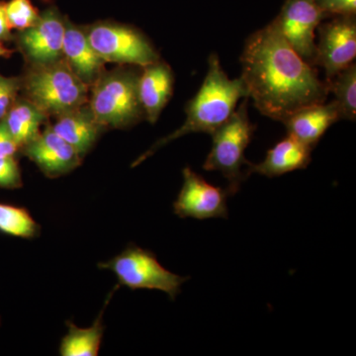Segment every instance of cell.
I'll list each match as a JSON object with an SVG mask.
<instances>
[{"label": "cell", "instance_id": "cell-16", "mask_svg": "<svg viewBox=\"0 0 356 356\" xmlns=\"http://www.w3.org/2000/svg\"><path fill=\"white\" fill-rule=\"evenodd\" d=\"M51 129L70 146L74 147L81 156L95 146L96 140L104 127L96 121L95 115L88 104L57 115Z\"/></svg>", "mask_w": 356, "mask_h": 356}, {"label": "cell", "instance_id": "cell-10", "mask_svg": "<svg viewBox=\"0 0 356 356\" xmlns=\"http://www.w3.org/2000/svg\"><path fill=\"white\" fill-rule=\"evenodd\" d=\"M182 175L184 184L173 202V212L177 216L196 220L228 218V191L206 181L188 166L184 168Z\"/></svg>", "mask_w": 356, "mask_h": 356}, {"label": "cell", "instance_id": "cell-7", "mask_svg": "<svg viewBox=\"0 0 356 356\" xmlns=\"http://www.w3.org/2000/svg\"><path fill=\"white\" fill-rule=\"evenodd\" d=\"M84 29L91 46L106 63L143 67L161 58L151 41L131 26L97 22Z\"/></svg>", "mask_w": 356, "mask_h": 356}, {"label": "cell", "instance_id": "cell-17", "mask_svg": "<svg viewBox=\"0 0 356 356\" xmlns=\"http://www.w3.org/2000/svg\"><path fill=\"white\" fill-rule=\"evenodd\" d=\"M312 147L300 142L296 138L287 135L280 142L267 152L266 159L261 163H252L250 173H257L273 178L304 170L312 161Z\"/></svg>", "mask_w": 356, "mask_h": 356}, {"label": "cell", "instance_id": "cell-6", "mask_svg": "<svg viewBox=\"0 0 356 356\" xmlns=\"http://www.w3.org/2000/svg\"><path fill=\"white\" fill-rule=\"evenodd\" d=\"M100 269L112 271L118 280L119 286L131 290L147 289L165 292L175 300L182 284L189 277L177 275L166 269L151 250L129 245L113 259L98 264Z\"/></svg>", "mask_w": 356, "mask_h": 356}, {"label": "cell", "instance_id": "cell-21", "mask_svg": "<svg viewBox=\"0 0 356 356\" xmlns=\"http://www.w3.org/2000/svg\"><path fill=\"white\" fill-rule=\"evenodd\" d=\"M6 11L9 27L18 31L31 27L40 16L31 0H9L6 3Z\"/></svg>", "mask_w": 356, "mask_h": 356}, {"label": "cell", "instance_id": "cell-18", "mask_svg": "<svg viewBox=\"0 0 356 356\" xmlns=\"http://www.w3.org/2000/svg\"><path fill=\"white\" fill-rule=\"evenodd\" d=\"M47 119L48 115L24 97L15 100L3 121L21 149L38 137Z\"/></svg>", "mask_w": 356, "mask_h": 356}, {"label": "cell", "instance_id": "cell-27", "mask_svg": "<svg viewBox=\"0 0 356 356\" xmlns=\"http://www.w3.org/2000/svg\"><path fill=\"white\" fill-rule=\"evenodd\" d=\"M13 51H9L8 49L3 46V44L0 41V57L8 58Z\"/></svg>", "mask_w": 356, "mask_h": 356}, {"label": "cell", "instance_id": "cell-3", "mask_svg": "<svg viewBox=\"0 0 356 356\" xmlns=\"http://www.w3.org/2000/svg\"><path fill=\"white\" fill-rule=\"evenodd\" d=\"M245 97L228 120L212 134L213 144L204 163L206 172H219L228 180L229 195H235L250 177L252 165L245 152L252 142L255 125L250 120Z\"/></svg>", "mask_w": 356, "mask_h": 356}, {"label": "cell", "instance_id": "cell-9", "mask_svg": "<svg viewBox=\"0 0 356 356\" xmlns=\"http://www.w3.org/2000/svg\"><path fill=\"white\" fill-rule=\"evenodd\" d=\"M323 19L315 0H286L273 20L300 57L316 67V32Z\"/></svg>", "mask_w": 356, "mask_h": 356}, {"label": "cell", "instance_id": "cell-25", "mask_svg": "<svg viewBox=\"0 0 356 356\" xmlns=\"http://www.w3.org/2000/svg\"><path fill=\"white\" fill-rule=\"evenodd\" d=\"M19 151V147L9 132L6 122L0 121V158L15 156Z\"/></svg>", "mask_w": 356, "mask_h": 356}, {"label": "cell", "instance_id": "cell-26", "mask_svg": "<svg viewBox=\"0 0 356 356\" xmlns=\"http://www.w3.org/2000/svg\"><path fill=\"white\" fill-rule=\"evenodd\" d=\"M11 28L9 27L8 21H7L6 2L0 1V41H7L10 39Z\"/></svg>", "mask_w": 356, "mask_h": 356}, {"label": "cell", "instance_id": "cell-22", "mask_svg": "<svg viewBox=\"0 0 356 356\" xmlns=\"http://www.w3.org/2000/svg\"><path fill=\"white\" fill-rule=\"evenodd\" d=\"M22 185L20 166L15 156L0 158V188L18 189Z\"/></svg>", "mask_w": 356, "mask_h": 356}, {"label": "cell", "instance_id": "cell-24", "mask_svg": "<svg viewBox=\"0 0 356 356\" xmlns=\"http://www.w3.org/2000/svg\"><path fill=\"white\" fill-rule=\"evenodd\" d=\"M325 18L355 15L356 0H315Z\"/></svg>", "mask_w": 356, "mask_h": 356}, {"label": "cell", "instance_id": "cell-19", "mask_svg": "<svg viewBox=\"0 0 356 356\" xmlns=\"http://www.w3.org/2000/svg\"><path fill=\"white\" fill-rule=\"evenodd\" d=\"M106 306L103 307L93 324L88 327H79L67 321V332L60 341V355L62 356H97L102 346L104 325L103 314Z\"/></svg>", "mask_w": 356, "mask_h": 356}, {"label": "cell", "instance_id": "cell-2", "mask_svg": "<svg viewBox=\"0 0 356 356\" xmlns=\"http://www.w3.org/2000/svg\"><path fill=\"white\" fill-rule=\"evenodd\" d=\"M208 72L197 95L187 104L186 119L184 125L177 131L159 140L143 154L134 166L139 165L149 156H153L158 149L168 143L179 139L191 133H206L212 135L221 127L232 114L235 112L236 104L241 98H248L247 89L241 77L229 79L222 70L219 57L215 54L208 60Z\"/></svg>", "mask_w": 356, "mask_h": 356}, {"label": "cell", "instance_id": "cell-12", "mask_svg": "<svg viewBox=\"0 0 356 356\" xmlns=\"http://www.w3.org/2000/svg\"><path fill=\"white\" fill-rule=\"evenodd\" d=\"M49 178L67 175L81 165L83 156L65 142L51 125L46 126L36 139L20 149Z\"/></svg>", "mask_w": 356, "mask_h": 356}, {"label": "cell", "instance_id": "cell-20", "mask_svg": "<svg viewBox=\"0 0 356 356\" xmlns=\"http://www.w3.org/2000/svg\"><path fill=\"white\" fill-rule=\"evenodd\" d=\"M330 92L334 95L341 120L355 121L356 65L355 63L339 72L329 83Z\"/></svg>", "mask_w": 356, "mask_h": 356}, {"label": "cell", "instance_id": "cell-23", "mask_svg": "<svg viewBox=\"0 0 356 356\" xmlns=\"http://www.w3.org/2000/svg\"><path fill=\"white\" fill-rule=\"evenodd\" d=\"M21 90V77L0 76V121L6 118L7 112L18 98Z\"/></svg>", "mask_w": 356, "mask_h": 356}, {"label": "cell", "instance_id": "cell-15", "mask_svg": "<svg viewBox=\"0 0 356 356\" xmlns=\"http://www.w3.org/2000/svg\"><path fill=\"white\" fill-rule=\"evenodd\" d=\"M341 120L336 102L312 105L300 109L282 123L287 128V135L314 149L332 124Z\"/></svg>", "mask_w": 356, "mask_h": 356}, {"label": "cell", "instance_id": "cell-14", "mask_svg": "<svg viewBox=\"0 0 356 356\" xmlns=\"http://www.w3.org/2000/svg\"><path fill=\"white\" fill-rule=\"evenodd\" d=\"M175 76L172 67L161 58L142 67L139 77V97L145 117L149 123L158 121L159 115L170 102Z\"/></svg>", "mask_w": 356, "mask_h": 356}, {"label": "cell", "instance_id": "cell-5", "mask_svg": "<svg viewBox=\"0 0 356 356\" xmlns=\"http://www.w3.org/2000/svg\"><path fill=\"white\" fill-rule=\"evenodd\" d=\"M88 89L64 58L44 65H31L21 77V90L47 115H57L88 103Z\"/></svg>", "mask_w": 356, "mask_h": 356}, {"label": "cell", "instance_id": "cell-8", "mask_svg": "<svg viewBox=\"0 0 356 356\" xmlns=\"http://www.w3.org/2000/svg\"><path fill=\"white\" fill-rule=\"evenodd\" d=\"M318 25L316 65L324 67L327 83L353 64L356 57L355 15L334 16Z\"/></svg>", "mask_w": 356, "mask_h": 356}, {"label": "cell", "instance_id": "cell-11", "mask_svg": "<svg viewBox=\"0 0 356 356\" xmlns=\"http://www.w3.org/2000/svg\"><path fill=\"white\" fill-rule=\"evenodd\" d=\"M65 31V18L58 9L48 8L34 25L19 31L18 47L31 65L53 64L64 58Z\"/></svg>", "mask_w": 356, "mask_h": 356}, {"label": "cell", "instance_id": "cell-13", "mask_svg": "<svg viewBox=\"0 0 356 356\" xmlns=\"http://www.w3.org/2000/svg\"><path fill=\"white\" fill-rule=\"evenodd\" d=\"M63 55L70 69L81 81L90 86L104 72V60L91 46L84 28L65 19Z\"/></svg>", "mask_w": 356, "mask_h": 356}, {"label": "cell", "instance_id": "cell-1", "mask_svg": "<svg viewBox=\"0 0 356 356\" xmlns=\"http://www.w3.org/2000/svg\"><path fill=\"white\" fill-rule=\"evenodd\" d=\"M241 64L248 98L273 120L322 104L329 95V84L290 46L274 20L248 37Z\"/></svg>", "mask_w": 356, "mask_h": 356}, {"label": "cell", "instance_id": "cell-4", "mask_svg": "<svg viewBox=\"0 0 356 356\" xmlns=\"http://www.w3.org/2000/svg\"><path fill=\"white\" fill-rule=\"evenodd\" d=\"M140 72L132 69L104 70L90 86L88 106L103 127H130L145 116L139 97Z\"/></svg>", "mask_w": 356, "mask_h": 356}]
</instances>
